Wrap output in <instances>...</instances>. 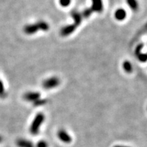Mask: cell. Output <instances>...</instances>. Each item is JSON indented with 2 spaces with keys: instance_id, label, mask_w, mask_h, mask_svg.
<instances>
[{
  "instance_id": "obj_1",
  "label": "cell",
  "mask_w": 147,
  "mask_h": 147,
  "mask_svg": "<svg viewBox=\"0 0 147 147\" xmlns=\"http://www.w3.org/2000/svg\"><path fill=\"white\" fill-rule=\"evenodd\" d=\"M49 29V25L45 21H39L37 22L35 24H31L27 25L24 27V32L26 34L32 35L38 32V30L47 31Z\"/></svg>"
},
{
  "instance_id": "obj_2",
  "label": "cell",
  "mask_w": 147,
  "mask_h": 147,
  "mask_svg": "<svg viewBox=\"0 0 147 147\" xmlns=\"http://www.w3.org/2000/svg\"><path fill=\"white\" fill-rule=\"evenodd\" d=\"M45 121V115L42 113H38L36 116L30 126V133L32 135H37L39 133L40 126Z\"/></svg>"
},
{
  "instance_id": "obj_3",
  "label": "cell",
  "mask_w": 147,
  "mask_h": 147,
  "mask_svg": "<svg viewBox=\"0 0 147 147\" xmlns=\"http://www.w3.org/2000/svg\"><path fill=\"white\" fill-rule=\"evenodd\" d=\"M59 80L56 77H53V78L47 79L42 83L43 88L46 89H51L55 88L59 84Z\"/></svg>"
},
{
  "instance_id": "obj_4",
  "label": "cell",
  "mask_w": 147,
  "mask_h": 147,
  "mask_svg": "<svg viewBox=\"0 0 147 147\" xmlns=\"http://www.w3.org/2000/svg\"><path fill=\"white\" fill-rule=\"evenodd\" d=\"M40 94L38 92H27L23 95V99L27 102H34L39 100Z\"/></svg>"
},
{
  "instance_id": "obj_5",
  "label": "cell",
  "mask_w": 147,
  "mask_h": 147,
  "mask_svg": "<svg viewBox=\"0 0 147 147\" xmlns=\"http://www.w3.org/2000/svg\"><path fill=\"white\" fill-rule=\"evenodd\" d=\"M57 136H58L59 139L64 143L68 144V143H70L71 142V136L67 133V131H65V130L63 129L59 130V131H58Z\"/></svg>"
},
{
  "instance_id": "obj_6",
  "label": "cell",
  "mask_w": 147,
  "mask_h": 147,
  "mask_svg": "<svg viewBox=\"0 0 147 147\" xmlns=\"http://www.w3.org/2000/svg\"><path fill=\"white\" fill-rule=\"evenodd\" d=\"M91 10L93 12H102L103 10V3L102 0H92Z\"/></svg>"
},
{
  "instance_id": "obj_7",
  "label": "cell",
  "mask_w": 147,
  "mask_h": 147,
  "mask_svg": "<svg viewBox=\"0 0 147 147\" xmlns=\"http://www.w3.org/2000/svg\"><path fill=\"white\" fill-rule=\"evenodd\" d=\"M76 28V26L75 25H70L64 27L61 30V34L63 36H67L68 35L72 34Z\"/></svg>"
},
{
  "instance_id": "obj_8",
  "label": "cell",
  "mask_w": 147,
  "mask_h": 147,
  "mask_svg": "<svg viewBox=\"0 0 147 147\" xmlns=\"http://www.w3.org/2000/svg\"><path fill=\"white\" fill-rule=\"evenodd\" d=\"M16 144L18 147H34L31 141L25 139H18L16 141Z\"/></svg>"
},
{
  "instance_id": "obj_9",
  "label": "cell",
  "mask_w": 147,
  "mask_h": 147,
  "mask_svg": "<svg viewBox=\"0 0 147 147\" xmlns=\"http://www.w3.org/2000/svg\"><path fill=\"white\" fill-rule=\"evenodd\" d=\"M126 15L127 13L125 10L123 8H119L118 10H117L115 14L116 19L119 20V21H123V20H124L126 18Z\"/></svg>"
},
{
  "instance_id": "obj_10",
  "label": "cell",
  "mask_w": 147,
  "mask_h": 147,
  "mask_svg": "<svg viewBox=\"0 0 147 147\" xmlns=\"http://www.w3.org/2000/svg\"><path fill=\"white\" fill-rule=\"evenodd\" d=\"M142 48V45H140L137 47L136 48V53L138 58V59L142 62H145L147 60V55L145 54H142V53H140L141 49Z\"/></svg>"
},
{
  "instance_id": "obj_11",
  "label": "cell",
  "mask_w": 147,
  "mask_h": 147,
  "mask_svg": "<svg viewBox=\"0 0 147 147\" xmlns=\"http://www.w3.org/2000/svg\"><path fill=\"white\" fill-rule=\"evenodd\" d=\"M71 16H72L73 18L74 19V22H75L74 25H76V27L81 23L82 16L80 13H78V12H74H74H71Z\"/></svg>"
},
{
  "instance_id": "obj_12",
  "label": "cell",
  "mask_w": 147,
  "mask_h": 147,
  "mask_svg": "<svg viewBox=\"0 0 147 147\" xmlns=\"http://www.w3.org/2000/svg\"><path fill=\"white\" fill-rule=\"evenodd\" d=\"M127 3L134 11L137 10L138 8V3L137 0H127Z\"/></svg>"
},
{
  "instance_id": "obj_13",
  "label": "cell",
  "mask_w": 147,
  "mask_h": 147,
  "mask_svg": "<svg viewBox=\"0 0 147 147\" xmlns=\"http://www.w3.org/2000/svg\"><path fill=\"white\" fill-rule=\"evenodd\" d=\"M7 97V93L5 91L4 85H3L2 81L0 80V97L4 99Z\"/></svg>"
},
{
  "instance_id": "obj_14",
  "label": "cell",
  "mask_w": 147,
  "mask_h": 147,
  "mask_svg": "<svg viewBox=\"0 0 147 147\" xmlns=\"http://www.w3.org/2000/svg\"><path fill=\"white\" fill-rule=\"evenodd\" d=\"M123 67L124 70L126 72L130 73L132 71V65L129 61H125L123 64Z\"/></svg>"
},
{
  "instance_id": "obj_15",
  "label": "cell",
  "mask_w": 147,
  "mask_h": 147,
  "mask_svg": "<svg viewBox=\"0 0 147 147\" xmlns=\"http://www.w3.org/2000/svg\"><path fill=\"white\" fill-rule=\"evenodd\" d=\"M92 12H93V10H91V8L86 9V10L82 12V16H83V17L84 18H89Z\"/></svg>"
},
{
  "instance_id": "obj_16",
  "label": "cell",
  "mask_w": 147,
  "mask_h": 147,
  "mask_svg": "<svg viewBox=\"0 0 147 147\" xmlns=\"http://www.w3.org/2000/svg\"><path fill=\"white\" fill-rule=\"evenodd\" d=\"M46 103H47V100H42V99L40 98L39 100H38L34 102V105L35 106H40L44 105V104H45Z\"/></svg>"
},
{
  "instance_id": "obj_17",
  "label": "cell",
  "mask_w": 147,
  "mask_h": 147,
  "mask_svg": "<svg viewBox=\"0 0 147 147\" xmlns=\"http://www.w3.org/2000/svg\"><path fill=\"white\" fill-rule=\"evenodd\" d=\"M70 2H71V0H59L60 4L63 7L68 6Z\"/></svg>"
},
{
  "instance_id": "obj_18",
  "label": "cell",
  "mask_w": 147,
  "mask_h": 147,
  "mask_svg": "<svg viewBox=\"0 0 147 147\" xmlns=\"http://www.w3.org/2000/svg\"><path fill=\"white\" fill-rule=\"evenodd\" d=\"M36 147H48V144L46 141L40 140L37 143Z\"/></svg>"
},
{
  "instance_id": "obj_19",
  "label": "cell",
  "mask_w": 147,
  "mask_h": 147,
  "mask_svg": "<svg viewBox=\"0 0 147 147\" xmlns=\"http://www.w3.org/2000/svg\"><path fill=\"white\" fill-rule=\"evenodd\" d=\"M2 140H3V138H2V136H0V143L2 142Z\"/></svg>"
},
{
  "instance_id": "obj_20",
  "label": "cell",
  "mask_w": 147,
  "mask_h": 147,
  "mask_svg": "<svg viewBox=\"0 0 147 147\" xmlns=\"http://www.w3.org/2000/svg\"><path fill=\"white\" fill-rule=\"evenodd\" d=\"M115 147H128V146H117Z\"/></svg>"
}]
</instances>
